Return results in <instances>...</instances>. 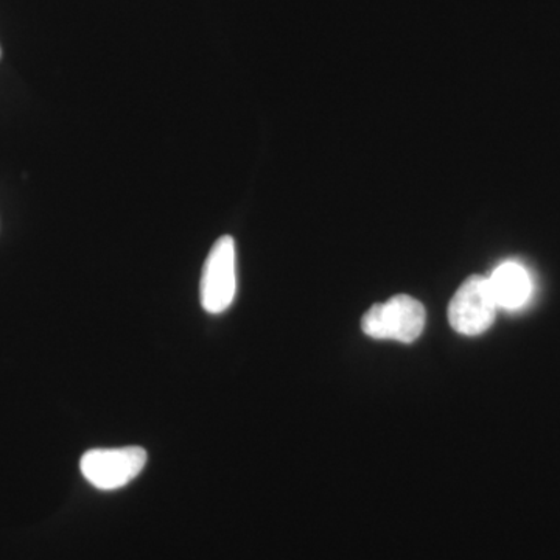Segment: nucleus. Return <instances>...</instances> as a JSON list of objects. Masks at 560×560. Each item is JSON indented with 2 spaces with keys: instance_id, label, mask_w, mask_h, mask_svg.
Returning a JSON list of instances; mask_svg holds the SVG:
<instances>
[{
  "instance_id": "5",
  "label": "nucleus",
  "mask_w": 560,
  "mask_h": 560,
  "mask_svg": "<svg viewBox=\"0 0 560 560\" xmlns=\"http://www.w3.org/2000/svg\"><path fill=\"white\" fill-rule=\"evenodd\" d=\"M488 279L499 308L518 311L528 304L533 294V280L523 265L517 261H504Z\"/></svg>"
},
{
  "instance_id": "4",
  "label": "nucleus",
  "mask_w": 560,
  "mask_h": 560,
  "mask_svg": "<svg viewBox=\"0 0 560 560\" xmlns=\"http://www.w3.org/2000/svg\"><path fill=\"white\" fill-rule=\"evenodd\" d=\"M499 305L485 276H470L456 291L448 305L453 329L467 337L485 334L495 320Z\"/></svg>"
},
{
  "instance_id": "2",
  "label": "nucleus",
  "mask_w": 560,
  "mask_h": 560,
  "mask_svg": "<svg viewBox=\"0 0 560 560\" xmlns=\"http://www.w3.org/2000/svg\"><path fill=\"white\" fill-rule=\"evenodd\" d=\"M237 293V249L231 235H223L210 249L201 278V304L219 315L226 312Z\"/></svg>"
},
{
  "instance_id": "1",
  "label": "nucleus",
  "mask_w": 560,
  "mask_h": 560,
  "mask_svg": "<svg viewBox=\"0 0 560 560\" xmlns=\"http://www.w3.org/2000/svg\"><path fill=\"white\" fill-rule=\"evenodd\" d=\"M423 305L407 294L390 298L383 304L372 305L361 320L364 334L375 340L410 342L418 340L425 327Z\"/></svg>"
},
{
  "instance_id": "3",
  "label": "nucleus",
  "mask_w": 560,
  "mask_h": 560,
  "mask_svg": "<svg viewBox=\"0 0 560 560\" xmlns=\"http://www.w3.org/2000/svg\"><path fill=\"white\" fill-rule=\"evenodd\" d=\"M147 459L142 447L95 448L81 456L80 469L94 488L114 490L136 480Z\"/></svg>"
}]
</instances>
